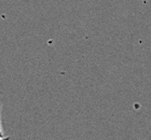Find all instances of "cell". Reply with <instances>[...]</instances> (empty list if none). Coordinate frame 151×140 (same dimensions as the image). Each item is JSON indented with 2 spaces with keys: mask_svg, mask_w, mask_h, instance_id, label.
Returning <instances> with one entry per match:
<instances>
[{
  "mask_svg": "<svg viewBox=\"0 0 151 140\" xmlns=\"http://www.w3.org/2000/svg\"><path fill=\"white\" fill-rule=\"evenodd\" d=\"M0 111H1V103H0ZM1 138H4V134H3V131L1 128V123H0V139Z\"/></svg>",
  "mask_w": 151,
  "mask_h": 140,
  "instance_id": "cell-1",
  "label": "cell"
},
{
  "mask_svg": "<svg viewBox=\"0 0 151 140\" xmlns=\"http://www.w3.org/2000/svg\"><path fill=\"white\" fill-rule=\"evenodd\" d=\"M0 140H11V138H10V137H4V138H1Z\"/></svg>",
  "mask_w": 151,
  "mask_h": 140,
  "instance_id": "cell-2",
  "label": "cell"
}]
</instances>
